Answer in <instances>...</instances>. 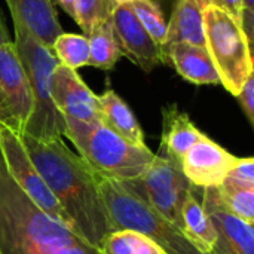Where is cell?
Wrapping results in <instances>:
<instances>
[{
    "label": "cell",
    "instance_id": "obj_28",
    "mask_svg": "<svg viewBox=\"0 0 254 254\" xmlns=\"http://www.w3.org/2000/svg\"><path fill=\"white\" fill-rule=\"evenodd\" d=\"M217 6L229 12L238 22L241 19V9H243V0H217Z\"/></svg>",
    "mask_w": 254,
    "mask_h": 254
},
{
    "label": "cell",
    "instance_id": "obj_9",
    "mask_svg": "<svg viewBox=\"0 0 254 254\" xmlns=\"http://www.w3.org/2000/svg\"><path fill=\"white\" fill-rule=\"evenodd\" d=\"M33 113V94L13 42L0 46V127L19 137Z\"/></svg>",
    "mask_w": 254,
    "mask_h": 254
},
{
    "label": "cell",
    "instance_id": "obj_32",
    "mask_svg": "<svg viewBox=\"0 0 254 254\" xmlns=\"http://www.w3.org/2000/svg\"><path fill=\"white\" fill-rule=\"evenodd\" d=\"M115 4H119V3H131V0H113Z\"/></svg>",
    "mask_w": 254,
    "mask_h": 254
},
{
    "label": "cell",
    "instance_id": "obj_29",
    "mask_svg": "<svg viewBox=\"0 0 254 254\" xmlns=\"http://www.w3.org/2000/svg\"><path fill=\"white\" fill-rule=\"evenodd\" d=\"M52 3H57L68 16L76 19V7H74V0H51Z\"/></svg>",
    "mask_w": 254,
    "mask_h": 254
},
{
    "label": "cell",
    "instance_id": "obj_30",
    "mask_svg": "<svg viewBox=\"0 0 254 254\" xmlns=\"http://www.w3.org/2000/svg\"><path fill=\"white\" fill-rule=\"evenodd\" d=\"M7 42H12V40L9 37V31H7V27L4 24L3 15H1V10H0V46L7 43Z\"/></svg>",
    "mask_w": 254,
    "mask_h": 254
},
{
    "label": "cell",
    "instance_id": "obj_26",
    "mask_svg": "<svg viewBox=\"0 0 254 254\" xmlns=\"http://www.w3.org/2000/svg\"><path fill=\"white\" fill-rule=\"evenodd\" d=\"M226 183L243 188V189H254V159L253 158H240L234 168L229 171L225 179Z\"/></svg>",
    "mask_w": 254,
    "mask_h": 254
},
{
    "label": "cell",
    "instance_id": "obj_13",
    "mask_svg": "<svg viewBox=\"0 0 254 254\" xmlns=\"http://www.w3.org/2000/svg\"><path fill=\"white\" fill-rule=\"evenodd\" d=\"M240 158L229 153L205 134L186 152L182 168L193 186H220Z\"/></svg>",
    "mask_w": 254,
    "mask_h": 254
},
{
    "label": "cell",
    "instance_id": "obj_17",
    "mask_svg": "<svg viewBox=\"0 0 254 254\" xmlns=\"http://www.w3.org/2000/svg\"><path fill=\"white\" fill-rule=\"evenodd\" d=\"M97 98L100 122L128 143L138 147H144L146 143L143 129L128 104L113 89L104 91Z\"/></svg>",
    "mask_w": 254,
    "mask_h": 254
},
{
    "label": "cell",
    "instance_id": "obj_21",
    "mask_svg": "<svg viewBox=\"0 0 254 254\" xmlns=\"http://www.w3.org/2000/svg\"><path fill=\"white\" fill-rule=\"evenodd\" d=\"M60 64L77 70L89 65V43L88 37L74 33H61L51 46Z\"/></svg>",
    "mask_w": 254,
    "mask_h": 254
},
{
    "label": "cell",
    "instance_id": "obj_2",
    "mask_svg": "<svg viewBox=\"0 0 254 254\" xmlns=\"http://www.w3.org/2000/svg\"><path fill=\"white\" fill-rule=\"evenodd\" d=\"M0 254H103L45 214L9 176L0 150Z\"/></svg>",
    "mask_w": 254,
    "mask_h": 254
},
{
    "label": "cell",
    "instance_id": "obj_6",
    "mask_svg": "<svg viewBox=\"0 0 254 254\" xmlns=\"http://www.w3.org/2000/svg\"><path fill=\"white\" fill-rule=\"evenodd\" d=\"M204 37L220 83L237 97L247 77L254 73L253 48L241 24L220 6H207L204 7Z\"/></svg>",
    "mask_w": 254,
    "mask_h": 254
},
{
    "label": "cell",
    "instance_id": "obj_25",
    "mask_svg": "<svg viewBox=\"0 0 254 254\" xmlns=\"http://www.w3.org/2000/svg\"><path fill=\"white\" fill-rule=\"evenodd\" d=\"M113 0H74L76 22L85 34L91 27L103 19H110L113 10Z\"/></svg>",
    "mask_w": 254,
    "mask_h": 254
},
{
    "label": "cell",
    "instance_id": "obj_23",
    "mask_svg": "<svg viewBox=\"0 0 254 254\" xmlns=\"http://www.w3.org/2000/svg\"><path fill=\"white\" fill-rule=\"evenodd\" d=\"M223 205L246 223H254V189H243L223 182L216 186Z\"/></svg>",
    "mask_w": 254,
    "mask_h": 254
},
{
    "label": "cell",
    "instance_id": "obj_27",
    "mask_svg": "<svg viewBox=\"0 0 254 254\" xmlns=\"http://www.w3.org/2000/svg\"><path fill=\"white\" fill-rule=\"evenodd\" d=\"M237 98H238L241 109H243L244 115L247 116L249 122L254 125V73H252L247 77V80L243 85Z\"/></svg>",
    "mask_w": 254,
    "mask_h": 254
},
{
    "label": "cell",
    "instance_id": "obj_19",
    "mask_svg": "<svg viewBox=\"0 0 254 254\" xmlns=\"http://www.w3.org/2000/svg\"><path fill=\"white\" fill-rule=\"evenodd\" d=\"M182 220H183V234L192 243H195V246H198L201 250L211 254L217 241V235L208 214L205 213L202 204L196 199L193 190L186 196L183 202Z\"/></svg>",
    "mask_w": 254,
    "mask_h": 254
},
{
    "label": "cell",
    "instance_id": "obj_12",
    "mask_svg": "<svg viewBox=\"0 0 254 254\" xmlns=\"http://www.w3.org/2000/svg\"><path fill=\"white\" fill-rule=\"evenodd\" d=\"M51 97L64 118L82 122H98V95L82 80L79 73L58 64L51 77Z\"/></svg>",
    "mask_w": 254,
    "mask_h": 254
},
{
    "label": "cell",
    "instance_id": "obj_10",
    "mask_svg": "<svg viewBox=\"0 0 254 254\" xmlns=\"http://www.w3.org/2000/svg\"><path fill=\"white\" fill-rule=\"evenodd\" d=\"M110 21L122 54L140 68L152 71L156 65L165 64L161 45L147 33L128 3L115 4Z\"/></svg>",
    "mask_w": 254,
    "mask_h": 254
},
{
    "label": "cell",
    "instance_id": "obj_5",
    "mask_svg": "<svg viewBox=\"0 0 254 254\" xmlns=\"http://www.w3.org/2000/svg\"><path fill=\"white\" fill-rule=\"evenodd\" d=\"M64 135L74 144L95 171L121 182H131L144 174L155 153L147 147H138L98 122H82L64 118Z\"/></svg>",
    "mask_w": 254,
    "mask_h": 254
},
{
    "label": "cell",
    "instance_id": "obj_1",
    "mask_svg": "<svg viewBox=\"0 0 254 254\" xmlns=\"http://www.w3.org/2000/svg\"><path fill=\"white\" fill-rule=\"evenodd\" d=\"M21 141L33 165L71 222L74 232L100 249L112 234V226L98 190L95 170L82 156L71 152L63 138L42 141L22 134Z\"/></svg>",
    "mask_w": 254,
    "mask_h": 254
},
{
    "label": "cell",
    "instance_id": "obj_7",
    "mask_svg": "<svg viewBox=\"0 0 254 254\" xmlns=\"http://www.w3.org/2000/svg\"><path fill=\"white\" fill-rule=\"evenodd\" d=\"M124 183L183 232L182 207L195 186L185 176L180 162L155 155L141 177Z\"/></svg>",
    "mask_w": 254,
    "mask_h": 254
},
{
    "label": "cell",
    "instance_id": "obj_8",
    "mask_svg": "<svg viewBox=\"0 0 254 254\" xmlns=\"http://www.w3.org/2000/svg\"><path fill=\"white\" fill-rule=\"evenodd\" d=\"M0 150L3 161L6 164L9 176L19 186V189L49 217L65 225L68 229H73L71 222L60 207L58 201L43 182L42 176L33 165L22 141L18 134L13 131L0 127Z\"/></svg>",
    "mask_w": 254,
    "mask_h": 254
},
{
    "label": "cell",
    "instance_id": "obj_14",
    "mask_svg": "<svg viewBox=\"0 0 254 254\" xmlns=\"http://www.w3.org/2000/svg\"><path fill=\"white\" fill-rule=\"evenodd\" d=\"M165 63L170 61L177 73L195 85H219L220 79L205 46L171 43L162 46Z\"/></svg>",
    "mask_w": 254,
    "mask_h": 254
},
{
    "label": "cell",
    "instance_id": "obj_24",
    "mask_svg": "<svg viewBox=\"0 0 254 254\" xmlns=\"http://www.w3.org/2000/svg\"><path fill=\"white\" fill-rule=\"evenodd\" d=\"M128 4L153 40L162 46L167 34V21L158 3L155 0H131Z\"/></svg>",
    "mask_w": 254,
    "mask_h": 254
},
{
    "label": "cell",
    "instance_id": "obj_4",
    "mask_svg": "<svg viewBox=\"0 0 254 254\" xmlns=\"http://www.w3.org/2000/svg\"><path fill=\"white\" fill-rule=\"evenodd\" d=\"M10 16L15 30L13 45L33 94V113L24 134L42 141L61 138L65 131V122L51 97V77L60 61L52 49L33 36L16 15Z\"/></svg>",
    "mask_w": 254,
    "mask_h": 254
},
{
    "label": "cell",
    "instance_id": "obj_16",
    "mask_svg": "<svg viewBox=\"0 0 254 254\" xmlns=\"http://www.w3.org/2000/svg\"><path fill=\"white\" fill-rule=\"evenodd\" d=\"M10 15H16L24 25L48 48L63 33L55 6L51 0H6Z\"/></svg>",
    "mask_w": 254,
    "mask_h": 254
},
{
    "label": "cell",
    "instance_id": "obj_11",
    "mask_svg": "<svg viewBox=\"0 0 254 254\" xmlns=\"http://www.w3.org/2000/svg\"><path fill=\"white\" fill-rule=\"evenodd\" d=\"M202 207L217 235L211 254H254L253 226L234 216L223 205L216 186L204 188Z\"/></svg>",
    "mask_w": 254,
    "mask_h": 254
},
{
    "label": "cell",
    "instance_id": "obj_18",
    "mask_svg": "<svg viewBox=\"0 0 254 254\" xmlns=\"http://www.w3.org/2000/svg\"><path fill=\"white\" fill-rule=\"evenodd\" d=\"M171 43L205 46L204 7L199 0H176L171 19L167 22V34L162 46Z\"/></svg>",
    "mask_w": 254,
    "mask_h": 254
},
{
    "label": "cell",
    "instance_id": "obj_31",
    "mask_svg": "<svg viewBox=\"0 0 254 254\" xmlns=\"http://www.w3.org/2000/svg\"><path fill=\"white\" fill-rule=\"evenodd\" d=\"M199 3H201V6H202V7L213 6V4H216V6H217V0H199Z\"/></svg>",
    "mask_w": 254,
    "mask_h": 254
},
{
    "label": "cell",
    "instance_id": "obj_15",
    "mask_svg": "<svg viewBox=\"0 0 254 254\" xmlns=\"http://www.w3.org/2000/svg\"><path fill=\"white\" fill-rule=\"evenodd\" d=\"M161 156L182 164L186 152L202 137V132L190 121L189 115L170 104L162 110Z\"/></svg>",
    "mask_w": 254,
    "mask_h": 254
},
{
    "label": "cell",
    "instance_id": "obj_20",
    "mask_svg": "<svg viewBox=\"0 0 254 254\" xmlns=\"http://www.w3.org/2000/svg\"><path fill=\"white\" fill-rule=\"evenodd\" d=\"M86 37L89 43V65L101 70H112L122 57L112 21L103 19L95 22Z\"/></svg>",
    "mask_w": 254,
    "mask_h": 254
},
{
    "label": "cell",
    "instance_id": "obj_3",
    "mask_svg": "<svg viewBox=\"0 0 254 254\" xmlns=\"http://www.w3.org/2000/svg\"><path fill=\"white\" fill-rule=\"evenodd\" d=\"M95 173L112 232L124 229L138 232L153 241L165 254H210L195 246L179 228L124 182Z\"/></svg>",
    "mask_w": 254,
    "mask_h": 254
},
{
    "label": "cell",
    "instance_id": "obj_22",
    "mask_svg": "<svg viewBox=\"0 0 254 254\" xmlns=\"http://www.w3.org/2000/svg\"><path fill=\"white\" fill-rule=\"evenodd\" d=\"M100 249L103 254H165L153 241L129 229L109 234Z\"/></svg>",
    "mask_w": 254,
    "mask_h": 254
}]
</instances>
